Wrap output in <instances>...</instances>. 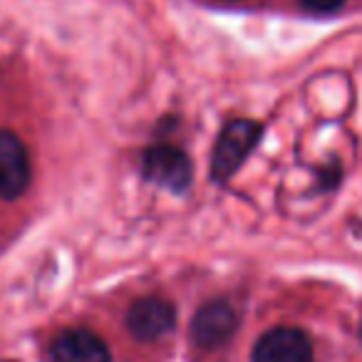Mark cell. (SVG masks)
<instances>
[{"label":"cell","instance_id":"6da1fadb","mask_svg":"<svg viewBox=\"0 0 362 362\" xmlns=\"http://www.w3.org/2000/svg\"><path fill=\"white\" fill-rule=\"evenodd\" d=\"M261 124L253 119H233L223 127L221 136L216 141L211 159V174L216 181H226L238 171V166L246 161L253 151L256 141L261 139Z\"/></svg>","mask_w":362,"mask_h":362},{"label":"cell","instance_id":"7a4b0ae2","mask_svg":"<svg viewBox=\"0 0 362 362\" xmlns=\"http://www.w3.org/2000/svg\"><path fill=\"white\" fill-rule=\"evenodd\" d=\"M253 362H313V340L300 327H271L258 337Z\"/></svg>","mask_w":362,"mask_h":362},{"label":"cell","instance_id":"3957f363","mask_svg":"<svg viewBox=\"0 0 362 362\" xmlns=\"http://www.w3.org/2000/svg\"><path fill=\"white\" fill-rule=\"evenodd\" d=\"M238 327V313L228 300H211L192 320V340L202 350H218L233 337Z\"/></svg>","mask_w":362,"mask_h":362},{"label":"cell","instance_id":"277c9868","mask_svg":"<svg viewBox=\"0 0 362 362\" xmlns=\"http://www.w3.org/2000/svg\"><path fill=\"white\" fill-rule=\"evenodd\" d=\"M30 184V156L23 139L11 129H0V199L13 202Z\"/></svg>","mask_w":362,"mask_h":362},{"label":"cell","instance_id":"5b68a950","mask_svg":"<svg viewBox=\"0 0 362 362\" xmlns=\"http://www.w3.org/2000/svg\"><path fill=\"white\" fill-rule=\"evenodd\" d=\"M144 174L149 181L171 192H184L192 181V161L179 146L156 144L144 154Z\"/></svg>","mask_w":362,"mask_h":362},{"label":"cell","instance_id":"8992f818","mask_svg":"<svg viewBox=\"0 0 362 362\" xmlns=\"http://www.w3.org/2000/svg\"><path fill=\"white\" fill-rule=\"evenodd\" d=\"M52 362H112L110 347L87 327L62 330L50 345Z\"/></svg>","mask_w":362,"mask_h":362},{"label":"cell","instance_id":"52a82bcc","mask_svg":"<svg viewBox=\"0 0 362 362\" xmlns=\"http://www.w3.org/2000/svg\"><path fill=\"white\" fill-rule=\"evenodd\" d=\"M176 322V313H174V305L164 298H156V296H149V298H141L136 300L134 305L129 308L127 313V325L129 330L134 332V337L144 342H151V340H159L164 337L166 332L174 327Z\"/></svg>","mask_w":362,"mask_h":362},{"label":"cell","instance_id":"ba28073f","mask_svg":"<svg viewBox=\"0 0 362 362\" xmlns=\"http://www.w3.org/2000/svg\"><path fill=\"white\" fill-rule=\"evenodd\" d=\"M300 3L313 13H335L345 0H300Z\"/></svg>","mask_w":362,"mask_h":362},{"label":"cell","instance_id":"9c48e42d","mask_svg":"<svg viewBox=\"0 0 362 362\" xmlns=\"http://www.w3.org/2000/svg\"><path fill=\"white\" fill-rule=\"evenodd\" d=\"M360 337H362V325H360Z\"/></svg>","mask_w":362,"mask_h":362}]
</instances>
